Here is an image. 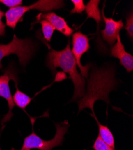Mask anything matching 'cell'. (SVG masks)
<instances>
[{
  "label": "cell",
  "instance_id": "6da1fadb",
  "mask_svg": "<svg viewBox=\"0 0 133 150\" xmlns=\"http://www.w3.org/2000/svg\"><path fill=\"white\" fill-rule=\"evenodd\" d=\"M116 85L115 69L112 67L93 69L88 79L86 93L78 102V112L88 108L94 115L95 102L102 100L109 104V94L111 91L115 89Z\"/></svg>",
  "mask_w": 133,
  "mask_h": 150
},
{
  "label": "cell",
  "instance_id": "7a4b0ae2",
  "mask_svg": "<svg viewBox=\"0 0 133 150\" xmlns=\"http://www.w3.org/2000/svg\"><path fill=\"white\" fill-rule=\"evenodd\" d=\"M47 66L54 74L57 68H61L64 72L69 74V78L74 85V94L71 101L81 99L86 93V79L77 69L75 59L72 53L70 42L61 51L52 49L48 53Z\"/></svg>",
  "mask_w": 133,
  "mask_h": 150
},
{
  "label": "cell",
  "instance_id": "3957f363",
  "mask_svg": "<svg viewBox=\"0 0 133 150\" xmlns=\"http://www.w3.org/2000/svg\"><path fill=\"white\" fill-rule=\"evenodd\" d=\"M35 51V45L31 40L22 39L14 35L12 40L8 44H0V69L2 68V59L11 54L16 55L20 64L26 66L33 57Z\"/></svg>",
  "mask_w": 133,
  "mask_h": 150
},
{
  "label": "cell",
  "instance_id": "277c9868",
  "mask_svg": "<svg viewBox=\"0 0 133 150\" xmlns=\"http://www.w3.org/2000/svg\"><path fill=\"white\" fill-rule=\"evenodd\" d=\"M65 6L64 1L61 0H40L28 6H19L10 8L5 13L6 25L13 29H15L26 12L31 10H37L40 11H50L60 9Z\"/></svg>",
  "mask_w": 133,
  "mask_h": 150
},
{
  "label": "cell",
  "instance_id": "5b68a950",
  "mask_svg": "<svg viewBox=\"0 0 133 150\" xmlns=\"http://www.w3.org/2000/svg\"><path fill=\"white\" fill-rule=\"evenodd\" d=\"M56 132L53 138L49 141L41 139L34 131L26 137L20 150H31L32 149H38L39 150H52L54 148L60 146L63 141L64 136L68 132L69 128L68 122L56 124Z\"/></svg>",
  "mask_w": 133,
  "mask_h": 150
},
{
  "label": "cell",
  "instance_id": "8992f818",
  "mask_svg": "<svg viewBox=\"0 0 133 150\" xmlns=\"http://www.w3.org/2000/svg\"><path fill=\"white\" fill-rule=\"evenodd\" d=\"M72 50L71 51L75 59L77 65L81 70V74L84 78L88 79V71L91 65L89 64L83 66L81 59L82 55L87 52L90 49L89 39L87 35L84 34L81 31H78L72 35Z\"/></svg>",
  "mask_w": 133,
  "mask_h": 150
},
{
  "label": "cell",
  "instance_id": "52a82bcc",
  "mask_svg": "<svg viewBox=\"0 0 133 150\" xmlns=\"http://www.w3.org/2000/svg\"><path fill=\"white\" fill-rule=\"evenodd\" d=\"M102 17L105 23V28L101 31L102 36L109 45L112 46L116 41L120 31L124 28V24L122 20L116 21L111 18H106L103 10H102Z\"/></svg>",
  "mask_w": 133,
  "mask_h": 150
},
{
  "label": "cell",
  "instance_id": "ba28073f",
  "mask_svg": "<svg viewBox=\"0 0 133 150\" xmlns=\"http://www.w3.org/2000/svg\"><path fill=\"white\" fill-rule=\"evenodd\" d=\"M111 54L112 57L119 59L120 64L126 69L128 73L133 70V57L131 54L126 52L120 35H118L116 43L113 45Z\"/></svg>",
  "mask_w": 133,
  "mask_h": 150
},
{
  "label": "cell",
  "instance_id": "9c48e42d",
  "mask_svg": "<svg viewBox=\"0 0 133 150\" xmlns=\"http://www.w3.org/2000/svg\"><path fill=\"white\" fill-rule=\"evenodd\" d=\"M12 74L13 73L11 70H7L3 75L0 76V97H2L6 100L9 108L8 113L3 119V123L10 120L13 115L11 112L12 109L15 106L9 86V81L11 79Z\"/></svg>",
  "mask_w": 133,
  "mask_h": 150
},
{
  "label": "cell",
  "instance_id": "30bf717a",
  "mask_svg": "<svg viewBox=\"0 0 133 150\" xmlns=\"http://www.w3.org/2000/svg\"><path fill=\"white\" fill-rule=\"evenodd\" d=\"M37 21L45 20L52 24V25L66 37H69L74 32V30L70 28L65 19L56 15L54 12H47L45 13H40L37 16Z\"/></svg>",
  "mask_w": 133,
  "mask_h": 150
},
{
  "label": "cell",
  "instance_id": "8fae6325",
  "mask_svg": "<svg viewBox=\"0 0 133 150\" xmlns=\"http://www.w3.org/2000/svg\"><path fill=\"white\" fill-rule=\"evenodd\" d=\"M11 79L13 80L15 85H16V91L13 96V102L15 104L19 107L20 108L25 110L26 108L29 105L32 100V98L30 97L29 96L26 94L25 93H23L20 90H19L17 87V80L15 78V76L14 75V73L12 74V78Z\"/></svg>",
  "mask_w": 133,
  "mask_h": 150
},
{
  "label": "cell",
  "instance_id": "7c38bea8",
  "mask_svg": "<svg viewBox=\"0 0 133 150\" xmlns=\"http://www.w3.org/2000/svg\"><path fill=\"white\" fill-rule=\"evenodd\" d=\"M94 116L98 125L99 131V135L101 137V139L108 145L115 149V139L112 133L106 126H104V125L100 123L95 115Z\"/></svg>",
  "mask_w": 133,
  "mask_h": 150
},
{
  "label": "cell",
  "instance_id": "4fadbf2b",
  "mask_svg": "<svg viewBox=\"0 0 133 150\" xmlns=\"http://www.w3.org/2000/svg\"><path fill=\"white\" fill-rule=\"evenodd\" d=\"M100 1H90L87 6H86V13L87 14L88 18H93L97 23L102 21V15L99 8Z\"/></svg>",
  "mask_w": 133,
  "mask_h": 150
},
{
  "label": "cell",
  "instance_id": "5bb4252c",
  "mask_svg": "<svg viewBox=\"0 0 133 150\" xmlns=\"http://www.w3.org/2000/svg\"><path fill=\"white\" fill-rule=\"evenodd\" d=\"M40 22L41 25L42 32L44 39L47 42H50L52 40V37L54 32L55 28L50 23L45 20H41L40 21Z\"/></svg>",
  "mask_w": 133,
  "mask_h": 150
},
{
  "label": "cell",
  "instance_id": "9a60e30c",
  "mask_svg": "<svg viewBox=\"0 0 133 150\" xmlns=\"http://www.w3.org/2000/svg\"><path fill=\"white\" fill-rule=\"evenodd\" d=\"M93 148L94 150H115L114 148H112L109 145H108L107 144H106L100 137L99 135L98 137H97L95 139Z\"/></svg>",
  "mask_w": 133,
  "mask_h": 150
},
{
  "label": "cell",
  "instance_id": "2e32d148",
  "mask_svg": "<svg viewBox=\"0 0 133 150\" xmlns=\"http://www.w3.org/2000/svg\"><path fill=\"white\" fill-rule=\"evenodd\" d=\"M124 28L127 31L128 36L132 40L133 38V13L131 11L126 18V23Z\"/></svg>",
  "mask_w": 133,
  "mask_h": 150
},
{
  "label": "cell",
  "instance_id": "e0dca14e",
  "mask_svg": "<svg viewBox=\"0 0 133 150\" xmlns=\"http://www.w3.org/2000/svg\"><path fill=\"white\" fill-rule=\"evenodd\" d=\"M71 2L74 5V8L70 11L71 14L82 13L86 10V5L83 0H72Z\"/></svg>",
  "mask_w": 133,
  "mask_h": 150
},
{
  "label": "cell",
  "instance_id": "ac0fdd59",
  "mask_svg": "<svg viewBox=\"0 0 133 150\" xmlns=\"http://www.w3.org/2000/svg\"><path fill=\"white\" fill-rule=\"evenodd\" d=\"M22 0H0V3L10 8L20 6L22 4Z\"/></svg>",
  "mask_w": 133,
  "mask_h": 150
},
{
  "label": "cell",
  "instance_id": "d6986e66",
  "mask_svg": "<svg viewBox=\"0 0 133 150\" xmlns=\"http://www.w3.org/2000/svg\"><path fill=\"white\" fill-rule=\"evenodd\" d=\"M4 13L0 8V36H4L6 34V24L2 21Z\"/></svg>",
  "mask_w": 133,
  "mask_h": 150
},
{
  "label": "cell",
  "instance_id": "ffe728a7",
  "mask_svg": "<svg viewBox=\"0 0 133 150\" xmlns=\"http://www.w3.org/2000/svg\"><path fill=\"white\" fill-rule=\"evenodd\" d=\"M0 150H1V148H0Z\"/></svg>",
  "mask_w": 133,
  "mask_h": 150
}]
</instances>
